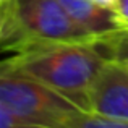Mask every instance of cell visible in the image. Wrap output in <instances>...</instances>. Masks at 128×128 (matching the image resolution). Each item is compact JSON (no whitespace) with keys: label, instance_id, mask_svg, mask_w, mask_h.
Masks as SVG:
<instances>
[{"label":"cell","instance_id":"4","mask_svg":"<svg viewBox=\"0 0 128 128\" xmlns=\"http://www.w3.org/2000/svg\"><path fill=\"white\" fill-rule=\"evenodd\" d=\"M91 114L128 123V66L106 62L89 91Z\"/></svg>","mask_w":128,"mask_h":128},{"label":"cell","instance_id":"3","mask_svg":"<svg viewBox=\"0 0 128 128\" xmlns=\"http://www.w3.org/2000/svg\"><path fill=\"white\" fill-rule=\"evenodd\" d=\"M84 114L89 112L41 81L0 72L2 128H75Z\"/></svg>","mask_w":128,"mask_h":128},{"label":"cell","instance_id":"6","mask_svg":"<svg viewBox=\"0 0 128 128\" xmlns=\"http://www.w3.org/2000/svg\"><path fill=\"white\" fill-rule=\"evenodd\" d=\"M94 47L107 62H115L128 66V28L97 39Z\"/></svg>","mask_w":128,"mask_h":128},{"label":"cell","instance_id":"1","mask_svg":"<svg viewBox=\"0 0 128 128\" xmlns=\"http://www.w3.org/2000/svg\"><path fill=\"white\" fill-rule=\"evenodd\" d=\"M106 62L94 44H47L5 57L0 72L41 81L91 114L89 91Z\"/></svg>","mask_w":128,"mask_h":128},{"label":"cell","instance_id":"7","mask_svg":"<svg viewBox=\"0 0 128 128\" xmlns=\"http://www.w3.org/2000/svg\"><path fill=\"white\" fill-rule=\"evenodd\" d=\"M114 8L123 21V24L128 28V0H114Z\"/></svg>","mask_w":128,"mask_h":128},{"label":"cell","instance_id":"5","mask_svg":"<svg viewBox=\"0 0 128 128\" xmlns=\"http://www.w3.org/2000/svg\"><path fill=\"white\" fill-rule=\"evenodd\" d=\"M60 2L73 21L86 32H89L96 41L126 28L114 6L99 0H60Z\"/></svg>","mask_w":128,"mask_h":128},{"label":"cell","instance_id":"2","mask_svg":"<svg viewBox=\"0 0 128 128\" xmlns=\"http://www.w3.org/2000/svg\"><path fill=\"white\" fill-rule=\"evenodd\" d=\"M96 39L80 28L60 0H0V44L5 55L47 44Z\"/></svg>","mask_w":128,"mask_h":128}]
</instances>
